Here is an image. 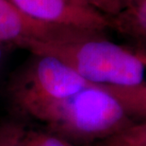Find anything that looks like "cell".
<instances>
[{
  "label": "cell",
  "instance_id": "12",
  "mask_svg": "<svg viewBox=\"0 0 146 146\" xmlns=\"http://www.w3.org/2000/svg\"><path fill=\"white\" fill-rule=\"evenodd\" d=\"M0 59H1V49H0Z\"/></svg>",
  "mask_w": 146,
  "mask_h": 146
},
{
  "label": "cell",
  "instance_id": "4",
  "mask_svg": "<svg viewBox=\"0 0 146 146\" xmlns=\"http://www.w3.org/2000/svg\"><path fill=\"white\" fill-rule=\"evenodd\" d=\"M27 16L40 22L81 32L102 33L110 17L86 0H9Z\"/></svg>",
  "mask_w": 146,
  "mask_h": 146
},
{
  "label": "cell",
  "instance_id": "5",
  "mask_svg": "<svg viewBox=\"0 0 146 146\" xmlns=\"http://www.w3.org/2000/svg\"><path fill=\"white\" fill-rule=\"evenodd\" d=\"M89 32L48 25L24 14L9 0H0V42L19 46L25 41H65Z\"/></svg>",
  "mask_w": 146,
  "mask_h": 146
},
{
  "label": "cell",
  "instance_id": "2",
  "mask_svg": "<svg viewBox=\"0 0 146 146\" xmlns=\"http://www.w3.org/2000/svg\"><path fill=\"white\" fill-rule=\"evenodd\" d=\"M24 110L58 135L82 139L122 132L127 114L105 86L94 83L68 98L37 104Z\"/></svg>",
  "mask_w": 146,
  "mask_h": 146
},
{
  "label": "cell",
  "instance_id": "6",
  "mask_svg": "<svg viewBox=\"0 0 146 146\" xmlns=\"http://www.w3.org/2000/svg\"><path fill=\"white\" fill-rule=\"evenodd\" d=\"M110 20L111 28L146 41V0H129Z\"/></svg>",
  "mask_w": 146,
  "mask_h": 146
},
{
  "label": "cell",
  "instance_id": "9",
  "mask_svg": "<svg viewBox=\"0 0 146 146\" xmlns=\"http://www.w3.org/2000/svg\"><path fill=\"white\" fill-rule=\"evenodd\" d=\"M25 146H69L58 137L42 132H29L24 136Z\"/></svg>",
  "mask_w": 146,
  "mask_h": 146
},
{
  "label": "cell",
  "instance_id": "13",
  "mask_svg": "<svg viewBox=\"0 0 146 146\" xmlns=\"http://www.w3.org/2000/svg\"><path fill=\"white\" fill-rule=\"evenodd\" d=\"M128 1H129V0H127V3H128ZM127 3H126V4H127ZM126 6V5H125Z\"/></svg>",
  "mask_w": 146,
  "mask_h": 146
},
{
  "label": "cell",
  "instance_id": "11",
  "mask_svg": "<svg viewBox=\"0 0 146 146\" xmlns=\"http://www.w3.org/2000/svg\"><path fill=\"white\" fill-rule=\"evenodd\" d=\"M86 1L108 17L118 14L126 5V0H86Z\"/></svg>",
  "mask_w": 146,
  "mask_h": 146
},
{
  "label": "cell",
  "instance_id": "3",
  "mask_svg": "<svg viewBox=\"0 0 146 146\" xmlns=\"http://www.w3.org/2000/svg\"><path fill=\"white\" fill-rule=\"evenodd\" d=\"M91 85L74 69L58 59L36 55L19 85L15 88V99L21 108L62 100Z\"/></svg>",
  "mask_w": 146,
  "mask_h": 146
},
{
  "label": "cell",
  "instance_id": "1",
  "mask_svg": "<svg viewBox=\"0 0 146 146\" xmlns=\"http://www.w3.org/2000/svg\"><path fill=\"white\" fill-rule=\"evenodd\" d=\"M89 32L65 41H25L19 46L34 55L60 60L89 83L97 85L134 87L143 85V60L122 46Z\"/></svg>",
  "mask_w": 146,
  "mask_h": 146
},
{
  "label": "cell",
  "instance_id": "10",
  "mask_svg": "<svg viewBox=\"0 0 146 146\" xmlns=\"http://www.w3.org/2000/svg\"><path fill=\"white\" fill-rule=\"evenodd\" d=\"M25 132L16 125H6L0 129V146H25Z\"/></svg>",
  "mask_w": 146,
  "mask_h": 146
},
{
  "label": "cell",
  "instance_id": "7",
  "mask_svg": "<svg viewBox=\"0 0 146 146\" xmlns=\"http://www.w3.org/2000/svg\"><path fill=\"white\" fill-rule=\"evenodd\" d=\"M103 86L121 102L127 113L133 112L146 116V85H141L134 87Z\"/></svg>",
  "mask_w": 146,
  "mask_h": 146
},
{
  "label": "cell",
  "instance_id": "8",
  "mask_svg": "<svg viewBox=\"0 0 146 146\" xmlns=\"http://www.w3.org/2000/svg\"><path fill=\"white\" fill-rule=\"evenodd\" d=\"M111 146H146V123L118 133Z\"/></svg>",
  "mask_w": 146,
  "mask_h": 146
}]
</instances>
